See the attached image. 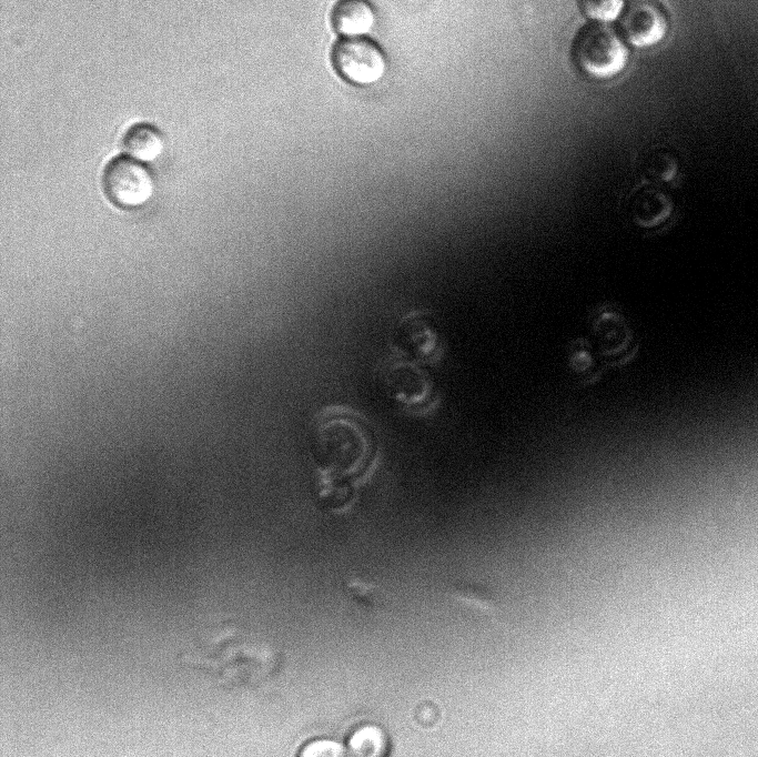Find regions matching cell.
<instances>
[{"instance_id": "cell-14", "label": "cell", "mask_w": 758, "mask_h": 757, "mask_svg": "<svg viewBox=\"0 0 758 757\" xmlns=\"http://www.w3.org/2000/svg\"><path fill=\"white\" fill-rule=\"evenodd\" d=\"M582 13L592 22L616 21L625 8V0H577Z\"/></svg>"}, {"instance_id": "cell-4", "label": "cell", "mask_w": 758, "mask_h": 757, "mask_svg": "<svg viewBox=\"0 0 758 757\" xmlns=\"http://www.w3.org/2000/svg\"><path fill=\"white\" fill-rule=\"evenodd\" d=\"M592 343L598 359L606 366H621L630 362L638 343L630 324L613 304L595 306L588 315Z\"/></svg>"}, {"instance_id": "cell-12", "label": "cell", "mask_w": 758, "mask_h": 757, "mask_svg": "<svg viewBox=\"0 0 758 757\" xmlns=\"http://www.w3.org/2000/svg\"><path fill=\"white\" fill-rule=\"evenodd\" d=\"M390 738L384 728L376 724H363L348 736L346 747L351 757H387Z\"/></svg>"}, {"instance_id": "cell-15", "label": "cell", "mask_w": 758, "mask_h": 757, "mask_svg": "<svg viewBox=\"0 0 758 757\" xmlns=\"http://www.w3.org/2000/svg\"><path fill=\"white\" fill-rule=\"evenodd\" d=\"M297 757H351L347 747L333 738H315L300 749Z\"/></svg>"}, {"instance_id": "cell-10", "label": "cell", "mask_w": 758, "mask_h": 757, "mask_svg": "<svg viewBox=\"0 0 758 757\" xmlns=\"http://www.w3.org/2000/svg\"><path fill=\"white\" fill-rule=\"evenodd\" d=\"M332 22L344 39L366 38L376 27L377 14L367 0H341L334 8Z\"/></svg>"}, {"instance_id": "cell-3", "label": "cell", "mask_w": 758, "mask_h": 757, "mask_svg": "<svg viewBox=\"0 0 758 757\" xmlns=\"http://www.w3.org/2000/svg\"><path fill=\"white\" fill-rule=\"evenodd\" d=\"M422 364L402 355L386 360L380 367V380L386 396L402 411L422 414L438 404L435 384Z\"/></svg>"}, {"instance_id": "cell-13", "label": "cell", "mask_w": 758, "mask_h": 757, "mask_svg": "<svg viewBox=\"0 0 758 757\" xmlns=\"http://www.w3.org/2000/svg\"><path fill=\"white\" fill-rule=\"evenodd\" d=\"M568 363L576 375L584 381H595L602 373L603 364L589 340L575 339L569 344Z\"/></svg>"}, {"instance_id": "cell-6", "label": "cell", "mask_w": 758, "mask_h": 757, "mask_svg": "<svg viewBox=\"0 0 758 757\" xmlns=\"http://www.w3.org/2000/svg\"><path fill=\"white\" fill-rule=\"evenodd\" d=\"M333 63L344 80L360 87L378 83L387 72L385 53L367 38L340 41L333 51Z\"/></svg>"}, {"instance_id": "cell-1", "label": "cell", "mask_w": 758, "mask_h": 757, "mask_svg": "<svg viewBox=\"0 0 758 757\" xmlns=\"http://www.w3.org/2000/svg\"><path fill=\"white\" fill-rule=\"evenodd\" d=\"M314 483L358 489L375 473L380 444L370 421L342 404L325 405L314 414L309 432Z\"/></svg>"}, {"instance_id": "cell-7", "label": "cell", "mask_w": 758, "mask_h": 757, "mask_svg": "<svg viewBox=\"0 0 758 757\" xmlns=\"http://www.w3.org/2000/svg\"><path fill=\"white\" fill-rule=\"evenodd\" d=\"M616 31L635 48H648L659 43L668 32L666 12L651 0L631 1L625 6L616 20Z\"/></svg>"}, {"instance_id": "cell-8", "label": "cell", "mask_w": 758, "mask_h": 757, "mask_svg": "<svg viewBox=\"0 0 758 757\" xmlns=\"http://www.w3.org/2000/svg\"><path fill=\"white\" fill-rule=\"evenodd\" d=\"M624 209L628 220L639 230L659 232L674 214V203L663 186L643 181L627 192Z\"/></svg>"}, {"instance_id": "cell-11", "label": "cell", "mask_w": 758, "mask_h": 757, "mask_svg": "<svg viewBox=\"0 0 758 757\" xmlns=\"http://www.w3.org/2000/svg\"><path fill=\"white\" fill-rule=\"evenodd\" d=\"M166 141L162 131L151 123L132 125L122 139L127 157L142 163L158 160L165 151Z\"/></svg>"}, {"instance_id": "cell-2", "label": "cell", "mask_w": 758, "mask_h": 757, "mask_svg": "<svg viewBox=\"0 0 758 757\" xmlns=\"http://www.w3.org/2000/svg\"><path fill=\"white\" fill-rule=\"evenodd\" d=\"M570 54L575 65L595 79L619 74L628 62V49L616 30L607 23L590 22L573 39Z\"/></svg>"}, {"instance_id": "cell-5", "label": "cell", "mask_w": 758, "mask_h": 757, "mask_svg": "<svg viewBox=\"0 0 758 757\" xmlns=\"http://www.w3.org/2000/svg\"><path fill=\"white\" fill-rule=\"evenodd\" d=\"M102 188L113 205L122 210H135L151 200L154 179L144 163L122 155L107 164Z\"/></svg>"}, {"instance_id": "cell-9", "label": "cell", "mask_w": 758, "mask_h": 757, "mask_svg": "<svg viewBox=\"0 0 758 757\" xmlns=\"http://www.w3.org/2000/svg\"><path fill=\"white\" fill-rule=\"evenodd\" d=\"M395 333L398 355L420 364H432L442 359L444 347L441 340L423 319L407 314Z\"/></svg>"}, {"instance_id": "cell-16", "label": "cell", "mask_w": 758, "mask_h": 757, "mask_svg": "<svg viewBox=\"0 0 758 757\" xmlns=\"http://www.w3.org/2000/svg\"><path fill=\"white\" fill-rule=\"evenodd\" d=\"M631 1H639V0H631Z\"/></svg>"}]
</instances>
